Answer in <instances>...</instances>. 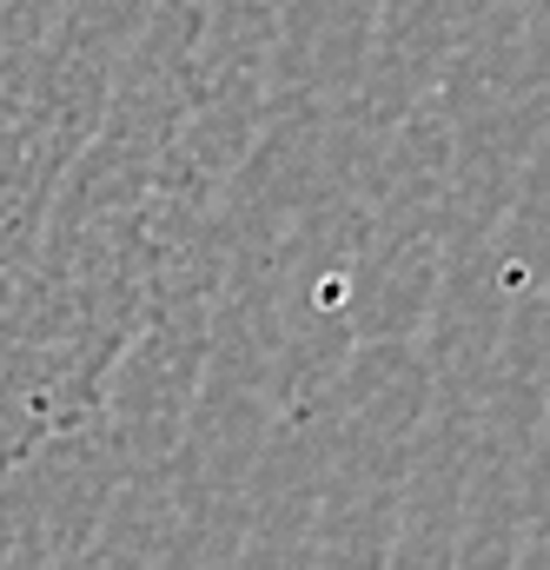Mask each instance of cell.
Segmentation results:
<instances>
[{"instance_id":"cell-1","label":"cell","mask_w":550,"mask_h":570,"mask_svg":"<svg viewBox=\"0 0 550 570\" xmlns=\"http://www.w3.org/2000/svg\"><path fill=\"white\" fill-rule=\"evenodd\" d=\"M193 0H0V478L100 419L166 298Z\"/></svg>"}]
</instances>
